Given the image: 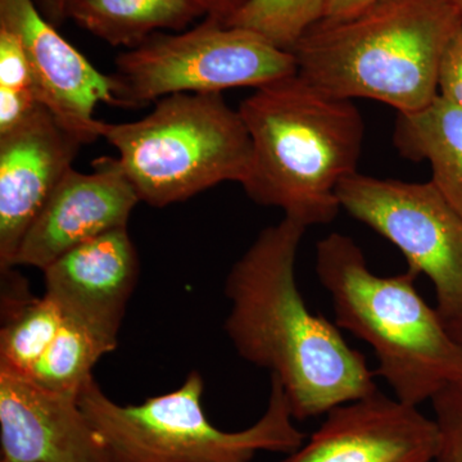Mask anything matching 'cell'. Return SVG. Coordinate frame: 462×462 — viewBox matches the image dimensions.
Returning <instances> with one entry per match:
<instances>
[{"mask_svg": "<svg viewBox=\"0 0 462 462\" xmlns=\"http://www.w3.org/2000/svg\"><path fill=\"white\" fill-rule=\"evenodd\" d=\"M340 208L400 249L409 272L433 284L437 311L451 330L462 321V216L433 182L356 172L338 188Z\"/></svg>", "mask_w": 462, "mask_h": 462, "instance_id": "8", "label": "cell"}, {"mask_svg": "<svg viewBox=\"0 0 462 462\" xmlns=\"http://www.w3.org/2000/svg\"><path fill=\"white\" fill-rule=\"evenodd\" d=\"M439 96L462 109V26L449 42L440 65Z\"/></svg>", "mask_w": 462, "mask_h": 462, "instance_id": "23", "label": "cell"}, {"mask_svg": "<svg viewBox=\"0 0 462 462\" xmlns=\"http://www.w3.org/2000/svg\"><path fill=\"white\" fill-rule=\"evenodd\" d=\"M0 88L35 93L32 66L23 42L5 26H0Z\"/></svg>", "mask_w": 462, "mask_h": 462, "instance_id": "21", "label": "cell"}, {"mask_svg": "<svg viewBox=\"0 0 462 462\" xmlns=\"http://www.w3.org/2000/svg\"><path fill=\"white\" fill-rule=\"evenodd\" d=\"M238 111L252 142L242 184L249 199L307 229L336 220L339 185L358 172L363 151L365 123L354 100L297 74L254 89Z\"/></svg>", "mask_w": 462, "mask_h": 462, "instance_id": "2", "label": "cell"}, {"mask_svg": "<svg viewBox=\"0 0 462 462\" xmlns=\"http://www.w3.org/2000/svg\"><path fill=\"white\" fill-rule=\"evenodd\" d=\"M315 272L329 293L336 324L369 345L376 375L397 400L419 407L462 378V346L419 294L418 275H376L360 245L340 233L319 240Z\"/></svg>", "mask_w": 462, "mask_h": 462, "instance_id": "4", "label": "cell"}, {"mask_svg": "<svg viewBox=\"0 0 462 462\" xmlns=\"http://www.w3.org/2000/svg\"><path fill=\"white\" fill-rule=\"evenodd\" d=\"M116 346L65 318L56 338L25 379L51 393L78 400L81 389L93 378V369Z\"/></svg>", "mask_w": 462, "mask_h": 462, "instance_id": "18", "label": "cell"}, {"mask_svg": "<svg viewBox=\"0 0 462 462\" xmlns=\"http://www.w3.org/2000/svg\"><path fill=\"white\" fill-rule=\"evenodd\" d=\"M44 17L56 27L62 25L66 17L67 0H33Z\"/></svg>", "mask_w": 462, "mask_h": 462, "instance_id": "26", "label": "cell"}, {"mask_svg": "<svg viewBox=\"0 0 462 462\" xmlns=\"http://www.w3.org/2000/svg\"><path fill=\"white\" fill-rule=\"evenodd\" d=\"M0 26L20 36L41 105L84 145L98 141L96 108L100 103L117 106L111 75L91 65L33 0H0Z\"/></svg>", "mask_w": 462, "mask_h": 462, "instance_id": "9", "label": "cell"}, {"mask_svg": "<svg viewBox=\"0 0 462 462\" xmlns=\"http://www.w3.org/2000/svg\"><path fill=\"white\" fill-rule=\"evenodd\" d=\"M297 74L291 51L206 16L193 29L156 32L123 51L111 78L117 107L138 108L172 94L258 89Z\"/></svg>", "mask_w": 462, "mask_h": 462, "instance_id": "7", "label": "cell"}, {"mask_svg": "<svg viewBox=\"0 0 462 462\" xmlns=\"http://www.w3.org/2000/svg\"><path fill=\"white\" fill-rule=\"evenodd\" d=\"M2 272L0 372L26 378L65 322L47 294L35 297L14 267Z\"/></svg>", "mask_w": 462, "mask_h": 462, "instance_id": "17", "label": "cell"}, {"mask_svg": "<svg viewBox=\"0 0 462 462\" xmlns=\"http://www.w3.org/2000/svg\"><path fill=\"white\" fill-rule=\"evenodd\" d=\"M437 449L436 421L378 391L334 407L282 462H433Z\"/></svg>", "mask_w": 462, "mask_h": 462, "instance_id": "11", "label": "cell"}, {"mask_svg": "<svg viewBox=\"0 0 462 462\" xmlns=\"http://www.w3.org/2000/svg\"><path fill=\"white\" fill-rule=\"evenodd\" d=\"M203 392L202 375L191 372L175 391L123 406L93 376L78 403L114 462H251L258 452L291 455L305 443L275 376L266 411L239 431L217 430L207 419Z\"/></svg>", "mask_w": 462, "mask_h": 462, "instance_id": "6", "label": "cell"}, {"mask_svg": "<svg viewBox=\"0 0 462 462\" xmlns=\"http://www.w3.org/2000/svg\"><path fill=\"white\" fill-rule=\"evenodd\" d=\"M328 0H247L225 25L247 30L291 51L322 20Z\"/></svg>", "mask_w": 462, "mask_h": 462, "instance_id": "19", "label": "cell"}, {"mask_svg": "<svg viewBox=\"0 0 462 462\" xmlns=\"http://www.w3.org/2000/svg\"><path fill=\"white\" fill-rule=\"evenodd\" d=\"M306 230L289 217L264 227L225 282L231 345L243 360L281 382L296 420L378 392L365 356L300 294L296 263Z\"/></svg>", "mask_w": 462, "mask_h": 462, "instance_id": "1", "label": "cell"}, {"mask_svg": "<svg viewBox=\"0 0 462 462\" xmlns=\"http://www.w3.org/2000/svg\"><path fill=\"white\" fill-rule=\"evenodd\" d=\"M141 263L127 227L102 234L66 252L44 273L45 293L65 318L117 346Z\"/></svg>", "mask_w": 462, "mask_h": 462, "instance_id": "13", "label": "cell"}, {"mask_svg": "<svg viewBox=\"0 0 462 462\" xmlns=\"http://www.w3.org/2000/svg\"><path fill=\"white\" fill-rule=\"evenodd\" d=\"M141 202H182L221 182L247 179L252 142L238 109L223 93H179L154 103L132 123L99 121Z\"/></svg>", "mask_w": 462, "mask_h": 462, "instance_id": "5", "label": "cell"}, {"mask_svg": "<svg viewBox=\"0 0 462 462\" xmlns=\"http://www.w3.org/2000/svg\"><path fill=\"white\" fill-rule=\"evenodd\" d=\"M451 2L454 3L455 7L458 9L462 17V0H451Z\"/></svg>", "mask_w": 462, "mask_h": 462, "instance_id": "28", "label": "cell"}, {"mask_svg": "<svg viewBox=\"0 0 462 462\" xmlns=\"http://www.w3.org/2000/svg\"><path fill=\"white\" fill-rule=\"evenodd\" d=\"M449 333H451V336L454 337L456 342H457L458 345L462 346V321L460 324L456 325L455 328H452V329L449 330Z\"/></svg>", "mask_w": 462, "mask_h": 462, "instance_id": "27", "label": "cell"}, {"mask_svg": "<svg viewBox=\"0 0 462 462\" xmlns=\"http://www.w3.org/2000/svg\"><path fill=\"white\" fill-rule=\"evenodd\" d=\"M93 172L74 167L47 200L21 243L14 266L47 269L85 242L127 227L141 202L118 158L100 157Z\"/></svg>", "mask_w": 462, "mask_h": 462, "instance_id": "10", "label": "cell"}, {"mask_svg": "<svg viewBox=\"0 0 462 462\" xmlns=\"http://www.w3.org/2000/svg\"><path fill=\"white\" fill-rule=\"evenodd\" d=\"M203 0H67L66 17L114 47H138L162 30L206 17Z\"/></svg>", "mask_w": 462, "mask_h": 462, "instance_id": "16", "label": "cell"}, {"mask_svg": "<svg viewBox=\"0 0 462 462\" xmlns=\"http://www.w3.org/2000/svg\"><path fill=\"white\" fill-rule=\"evenodd\" d=\"M393 144L407 160L430 163V181L462 216V109L438 96L421 111L397 114Z\"/></svg>", "mask_w": 462, "mask_h": 462, "instance_id": "15", "label": "cell"}, {"mask_svg": "<svg viewBox=\"0 0 462 462\" xmlns=\"http://www.w3.org/2000/svg\"><path fill=\"white\" fill-rule=\"evenodd\" d=\"M384 0H328L322 23H338L363 14ZM320 21V23H321Z\"/></svg>", "mask_w": 462, "mask_h": 462, "instance_id": "24", "label": "cell"}, {"mask_svg": "<svg viewBox=\"0 0 462 462\" xmlns=\"http://www.w3.org/2000/svg\"><path fill=\"white\" fill-rule=\"evenodd\" d=\"M430 402L438 430L433 462H462V378L448 383Z\"/></svg>", "mask_w": 462, "mask_h": 462, "instance_id": "20", "label": "cell"}, {"mask_svg": "<svg viewBox=\"0 0 462 462\" xmlns=\"http://www.w3.org/2000/svg\"><path fill=\"white\" fill-rule=\"evenodd\" d=\"M461 26L451 0H384L338 23L321 21L291 51L298 75L325 93L412 114L439 96L440 65Z\"/></svg>", "mask_w": 462, "mask_h": 462, "instance_id": "3", "label": "cell"}, {"mask_svg": "<svg viewBox=\"0 0 462 462\" xmlns=\"http://www.w3.org/2000/svg\"><path fill=\"white\" fill-rule=\"evenodd\" d=\"M83 145L44 106L0 136V270L14 267L27 231Z\"/></svg>", "mask_w": 462, "mask_h": 462, "instance_id": "12", "label": "cell"}, {"mask_svg": "<svg viewBox=\"0 0 462 462\" xmlns=\"http://www.w3.org/2000/svg\"><path fill=\"white\" fill-rule=\"evenodd\" d=\"M245 2L247 0H203V5L206 7L207 16L225 23Z\"/></svg>", "mask_w": 462, "mask_h": 462, "instance_id": "25", "label": "cell"}, {"mask_svg": "<svg viewBox=\"0 0 462 462\" xmlns=\"http://www.w3.org/2000/svg\"><path fill=\"white\" fill-rule=\"evenodd\" d=\"M0 462H114L78 400L0 372Z\"/></svg>", "mask_w": 462, "mask_h": 462, "instance_id": "14", "label": "cell"}, {"mask_svg": "<svg viewBox=\"0 0 462 462\" xmlns=\"http://www.w3.org/2000/svg\"><path fill=\"white\" fill-rule=\"evenodd\" d=\"M41 106L33 91L0 88V136L17 129Z\"/></svg>", "mask_w": 462, "mask_h": 462, "instance_id": "22", "label": "cell"}]
</instances>
